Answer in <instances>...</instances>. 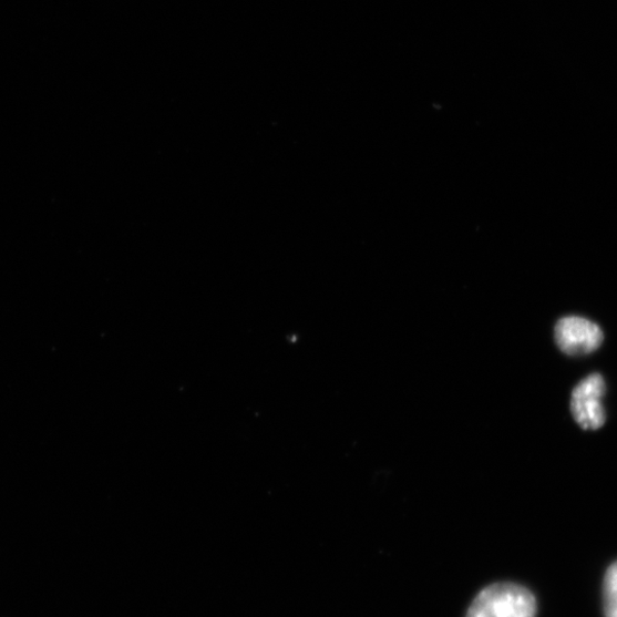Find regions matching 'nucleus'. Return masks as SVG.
<instances>
[{
	"label": "nucleus",
	"instance_id": "obj_1",
	"mask_svg": "<svg viewBox=\"0 0 617 617\" xmlns=\"http://www.w3.org/2000/svg\"><path fill=\"white\" fill-rule=\"evenodd\" d=\"M536 600L526 588L497 584L484 589L471 604L466 617H535Z\"/></svg>",
	"mask_w": 617,
	"mask_h": 617
},
{
	"label": "nucleus",
	"instance_id": "obj_3",
	"mask_svg": "<svg viewBox=\"0 0 617 617\" xmlns=\"http://www.w3.org/2000/svg\"><path fill=\"white\" fill-rule=\"evenodd\" d=\"M555 339L564 353L584 356L601 346L604 333L596 322L583 317L568 316L557 322Z\"/></svg>",
	"mask_w": 617,
	"mask_h": 617
},
{
	"label": "nucleus",
	"instance_id": "obj_4",
	"mask_svg": "<svg viewBox=\"0 0 617 617\" xmlns=\"http://www.w3.org/2000/svg\"><path fill=\"white\" fill-rule=\"evenodd\" d=\"M606 617H617V562L607 570L604 583Z\"/></svg>",
	"mask_w": 617,
	"mask_h": 617
},
{
	"label": "nucleus",
	"instance_id": "obj_2",
	"mask_svg": "<svg viewBox=\"0 0 617 617\" xmlns=\"http://www.w3.org/2000/svg\"><path fill=\"white\" fill-rule=\"evenodd\" d=\"M605 392V380L599 373L590 374L574 388L570 411L580 428L598 430L605 424L606 414L601 403Z\"/></svg>",
	"mask_w": 617,
	"mask_h": 617
}]
</instances>
